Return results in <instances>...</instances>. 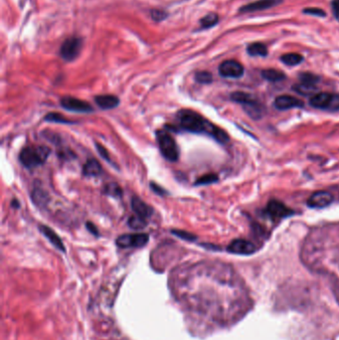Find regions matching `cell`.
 <instances>
[{"label":"cell","instance_id":"obj_1","mask_svg":"<svg viewBox=\"0 0 339 340\" xmlns=\"http://www.w3.org/2000/svg\"><path fill=\"white\" fill-rule=\"evenodd\" d=\"M177 120L179 125L186 132L208 135L220 143H227L230 141L229 136L225 131L210 122L194 111H179L177 113Z\"/></svg>","mask_w":339,"mask_h":340},{"label":"cell","instance_id":"obj_2","mask_svg":"<svg viewBox=\"0 0 339 340\" xmlns=\"http://www.w3.org/2000/svg\"><path fill=\"white\" fill-rule=\"evenodd\" d=\"M50 152V148L46 146H27L20 152L19 160L26 168L33 169L43 164Z\"/></svg>","mask_w":339,"mask_h":340},{"label":"cell","instance_id":"obj_3","mask_svg":"<svg viewBox=\"0 0 339 340\" xmlns=\"http://www.w3.org/2000/svg\"><path fill=\"white\" fill-rule=\"evenodd\" d=\"M156 140L159 145L160 152L164 158L171 162H175L178 160L179 148L170 134L165 131H158L156 133Z\"/></svg>","mask_w":339,"mask_h":340},{"label":"cell","instance_id":"obj_4","mask_svg":"<svg viewBox=\"0 0 339 340\" xmlns=\"http://www.w3.org/2000/svg\"><path fill=\"white\" fill-rule=\"evenodd\" d=\"M310 105L315 109L337 112L339 111V94L318 93L311 97Z\"/></svg>","mask_w":339,"mask_h":340},{"label":"cell","instance_id":"obj_5","mask_svg":"<svg viewBox=\"0 0 339 340\" xmlns=\"http://www.w3.org/2000/svg\"><path fill=\"white\" fill-rule=\"evenodd\" d=\"M83 47V40L80 37H71L64 41L60 49V55L63 60L72 62L78 58Z\"/></svg>","mask_w":339,"mask_h":340},{"label":"cell","instance_id":"obj_6","mask_svg":"<svg viewBox=\"0 0 339 340\" xmlns=\"http://www.w3.org/2000/svg\"><path fill=\"white\" fill-rule=\"evenodd\" d=\"M149 241V236L147 234L140 233V234H125L119 236L115 244L119 248H141L145 246Z\"/></svg>","mask_w":339,"mask_h":340},{"label":"cell","instance_id":"obj_7","mask_svg":"<svg viewBox=\"0 0 339 340\" xmlns=\"http://www.w3.org/2000/svg\"><path fill=\"white\" fill-rule=\"evenodd\" d=\"M265 213L269 218L273 220H278L288 217L292 215L294 212L288 207H286L282 202L278 200H272L268 203L265 209Z\"/></svg>","mask_w":339,"mask_h":340},{"label":"cell","instance_id":"obj_8","mask_svg":"<svg viewBox=\"0 0 339 340\" xmlns=\"http://www.w3.org/2000/svg\"><path fill=\"white\" fill-rule=\"evenodd\" d=\"M60 104L62 108L67 111L75 112V113H92L94 111L93 107L85 101H82L73 97H64L61 99Z\"/></svg>","mask_w":339,"mask_h":340},{"label":"cell","instance_id":"obj_9","mask_svg":"<svg viewBox=\"0 0 339 340\" xmlns=\"http://www.w3.org/2000/svg\"><path fill=\"white\" fill-rule=\"evenodd\" d=\"M219 74L224 78L238 79L244 75V67L238 61L227 60L219 66Z\"/></svg>","mask_w":339,"mask_h":340},{"label":"cell","instance_id":"obj_10","mask_svg":"<svg viewBox=\"0 0 339 340\" xmlns=\"http://www.w3.org/2000/svg\"><path fill=\"white\" fill-rule=\"evenodd\" d=\"M227 251L236 255H251L257 251V248L253 243L243 239L232 241L227 247Z\"/></svg>","mask_w":339,"mask_h":340},{"label":"cell","instance_id":"obj_11","mask_svg":"<svg viewBox=\"0 0 339 340\" xmlns=\"http://www.w3.org/2000/svg\"><path fill=\"white\" fill-rule=\"evenodd\" d=\"M333 199V195L327 191H316L309 198L308 205L311 208L322 209L329 206Z\"/></svg>","mask_w":339,"mask_h":340},{"label":"cell","instance_id":"obj_12","mask_svg":"<svg viewBox=\"0 0 339 340\" xmlns=\"http://www.w3.org/2000/svg\"><path fill=\"white\" fill-rule=\"evenodd\" d=\"M274 106L276 109L280 111H286L290 109L303 108L305 106V103L300 99L284 95V96L278 97L274 102Z\"/></svg>","mask_w":339,"mask_h":340},{"label":"cell","instance_id":"obj_13","mask_svg":"<svg viewBox=\"0 0 339 340\" xmlns=\"http://www.w3.org/2000/svg\"><path fill=\"white\" fill-rule=\"evenodd\" d=\"M282 0H257L252 3L244 5L240 8L241 12H254V11H262L265 9L272 8L274 6L282 3Z\"/></svg>","mask_w":339,"mask_h":340},{"label":"cell","instance_id":"obj_14","mask_svg":"<svg viewBox=\"0 0 339 340\" xmlns=\"http://www.w3.org/2000/svg\"><path fill=\"white\" fill-rule=\"evenodd\" d=\"M132 208H133V210H134L137 216H139L142 219H145V220L147 218H149L153 213L152 208L138 196L133 197Z\"/></svg>","mask_w":339,"mask_h":340},{"label":"cell","instance_id":"obj_15","mask_svg":"<svg viewBox=\"0 0 339 340\" xmlns=\"http://www.w3.org/2000/svg\"><path fill=\"white\" fill-rule=\"evenodd\" d=\"M39 231L44 235L45 238H47V239L49 240V242H50L56 249H58V250L61 251V252H64V253L66 252V248H65V246H64V244H63V242H62V240H61V238H60L51 228H49V227L46 226V225H41V226H39Z\"/></svg>","mask_w":339,"mask_h":340},{"label":"cell","instance_id":"obj_16","mask_svg":"<svg viewBox=\"0 0 339 340\" xmlns=\"http://www.w3.org/2000/svg\"><path fill=\"white\" fill-rule=\"evenodd\" d=\"M96 104L104 110H112L119 105V100L113 95H101L95 98Z\"/></svg>","mask_w":339,"mask_h":340},{"label":"cell","instance_id":"obj_17","mask_svg":"<svg viewBox=\"0 0 339 340\" xmlns=\"http://www.w3.org/2000/svg\"><path fill=\"white\" fill-rule=\"evenodd\" d=\"M31 198L34 202V204L40 208L45 207L48 202H49V194L46 190H44L42 187H38L35 186L32 194H31Z\"/></svg>","mask_w":339,"mask_h":340},{"label":"cell","instance_id":"obj_18","mask_svg":"<svg viewBox=\"0 0 339 340\" xmlns=\"http://www.w3.org/2000/svg\"><path fill=\"white\" fill-rule=\"evenodd\" d=\"M83 173L86 176H99L102 173L100 162L94 158L88 160L83 167Z\"/></svg>","mask_w":339,"mask_h":340},{"label":"cell","instance_id":"obj_19","mask_svg":"<svg viewBox=\"0 0 339 340\" xmlns=\"http://www.w3.org/2000/svg\"><path fill=\"white\" fill-rule=\"evenodd\" d=\"M247 52L251 56L266 57L268 55V48L263 43H253L248 46Z\"/></svg>","mask_w":339,"mask_h":340},{"label":"cell","instance_id":"obj_20","mask_svg":"<svg viewBox=\"0 0 339 340\" xmlns=\"http://www.w3.org/2000/svg\"><path fill=\"white\" fill-rule=\"evenodd\" d=\"M262 77L269 81V82H280V81H282L285 79V75L279 71V70H275V69H267V70H264L262 72Z\"/></svg>","mask_w":339,"mask_h":340},{"label":"cell","instance_id":"obj_21","mask_svg":"<svg viewBox=\"0 0 339 340\" xmlns=\"http://www.w3.org/2000/svg\"><path fill=\"white\" fill-rule=\"evenodd\" d=\"M293 90L296 93H299L303 96H311L314 94V92L316 91V88L314 85L300 83L298 85H295V86H293Z\"/></svg>","mask_w":339,"mask_h":340},{"label":"cell","instance_id":"obj_22","mask_svg":"<svg viewBox=\"0 0 339 340\" xmlns=\"http://www.w3.org/2000/svg\"><path fill=\"white\" fill-rule=\"evenodd\" d=\"M281 61L287 66H296L304 61V57L296 53H288L282 56Z\"/></svg>","mask_w":339,"mask_h":340},{"label":"cell","instance_id":"obj_23","mask_svg":"<svg viewBox=\"0 0 339 340\" xmlns=\"http://www.w3.org/2000/svg\"><path fill=\"white\" fill-rule=\"evenodd\" d=\"M219 21V17L216 13H209L207 15H205L201 20H200V24H201V28L202 29H208L215 26Z\"/></svg>","mask_w":339,"mask_h":340},{"label":"cell","instance_id":"obj_24","mask_svg":"<svg viewBox=\"0 0 339 340\" xmlns=\"http://www.w3.org/2000/svg\"><path fill=\"white\" fill-rule=\"evenodd\" d=\"M105 194L115 197V198H119L122 196V189L120 188V186L116 183H109L105 186L104 189Z\"/></svg>","mask_w":339,"mask_h":340},{"label":"cell","instance_id":"obj_25","mask_svg":"<svg viewBox=\"0 0 339 340\" xmlns=\"http://www.w3.org/2000/svg\"><path fill=\"white\" fill-rule=\"evenodd\" d=\"M45 120L47 121H51V122H58V123H66V124H70V123H74L73 121H71L70 119L66 118L65 116H63L60 113H48L45 117Z\"/></svg>","mask_w":339,"mask_h":340},{"label":"cell","instance_id":"obj_26","mask_svg":"<svg viewBox=\"0 0 339 340\" xmlns=\"http://www.w3.org/2000/svg\"><path fill=\"white\" fill-rule=\"evenodd\" d=\"M218 181V176L214 173H209L201 176L195 182V185H208Z\"/></svg>","mask_w":339,"mask_h":340},{"label":"cell","instance_id":"obj_27","mask_svg":"<svg viewBox=\"0 0 339 340\" xmlns=\"http://www.w3.org/2000/svg\"><path fill=\"white\" fill-rule=\"evenodd\" d=\"M129 225L133 229L141 230V229H143L146 227L147 222L145 219H142L139 216H133V217H131V219L129 221Z\"/></svg>","mask_w":339,"mask_h":340},{"label":"cell","instance_id":"obj_28","mask_svg":"<svg viewBox=\"0 0 339 340\" xmlns=\"http://www.w3.org/2000/svg\"><path fill=\"white\" fill-rule=\"evenodd\" d=\"M195 81L199 84H211L213 81V77H212L211 73L207 71H201L196 73Z\"/></svg>","mask_w":339,"mask_h":340},{"label":"cell","instance_id":"obj_29","mask_svg":"<svg viewBox=\"0 0 339 340\" xmlns=\"http://www.w3.org/2000/svg\"><path fill=\"white\" fill-rule=\"evenodd\" d=\"M300 80H301V83L315 85L319 81V77L311 73H303L300 75Z\"/></svg>","mask_w":339,"mask_h":340},{"label":"cell","instance_id":"obj_30","mask_svg":"<svg viewBox=\"0 0 339 340\" xmlns=\"http://www.w3.org/2000/svg\"><path fill=\"white\" fill-rule=\"evenodd\" d=\"M171 233L175 236H177L178 238L184 240V241H188V242H193L197 239V237L192 234V233H189V232H186V231H183V230H172Z\"/></svg>","mask_w":339,"mask_h":340},{"label":"cell","instance_id":"obj_31","mask_svg":"<svg viewBox=\"0 0 339 340\" xmlns=\"http://www.w3.org/2000/svg\"><path fill=\"white\" fill-rule=\"evenodd\" d=\"M150 15H151V18L156 22L163 21L168 16L167 12L162 10V9H152L150 11Z\"/></svg>","mask_w":339,"mask_h":340},{"label":"cell","instance_id":"obj_32","mask_svg":"<svg viewBox=\"0 0 339 340\" xmlns=\"http://www.w3.org/2000/svg\"><path fill=\"white\" fill-rule=\"evenodd\" d=\"M96 146H97V149H98V152L100 153V155L105 159V160H107L109 163H112V160H111V158H110V155H109V152H108V150L102 145V144H100V143H96Z\"/></svg>","mask_w":339,"mask_h":340},{"label":"cell","instance_id":"obj_33","mask_svg":"<svg viewBox=\"0 0 339 340\" xmlns=\"http://www.w3.org/2000/svg\"><path fill=\"white\" fill-rule=\"evenodd\" d=\"M305 13L307 14H310V15H314V16H319V17H325L326 16V13L325 11H323L322 9H319V8H309V9H306L304 10Z\"/></svg>","mask_w":339,"mask_h":340},{"label":"cell","instance_id":"obj_34","mask_svg":"<svg viewBox=\"0 0 339 340\" xmlns=\"http://www.w3.org/2000/svg\"><path fill=\"white\" fill-rule=\"evenodd\" d=\"M150 187L153 190V192H155L158 195H165L166 194V191L163 188H161L160 186H158L157 184H155L154 182L150 183Z\"/></svg>","mask_w":339,"mask_h":340},{"label":"cell","instance_id":"obj_35","mask_svg":"<svg viewBox=\"0 0 339 340\" xmlns=\"http://www.w3.org/2000/svg\"><path fill=\"white\" fill-rule=\"evenodd\" d=\"M331 5H332V10H333L334 16L337 19H339V0H333Z\"/></svg>","mask_w":339,"mask_h":340},{"label":"cell","instance_id":"obj_36","mask_svg":"<svg viewBox=\"0 0 339 340\" xmlns=\"http://www.w3.org/2000/svg\"><path fill=\"white\" fill-rule=\"evenodd\" d=\"M86 226H87V229L89 230L90 233H92L95 236H99V231H98L97 227L92 222H87Z\"/></svg>","mask_w":339,"mask_h":340},{"label":"cell","instance_id":"obj_37","mask_svg":"<svg viewBox=\"0 0 339 340\" xmlns=\"http://www.w3.org/2000/svg\"><path fill=\"white\" fill-rule=\"evenodd\" d=\"M12 206H14V207H17V208H18V207L20 206V204H19V202H18L17 200H13V201H12Z\"/></svg>","mask_w":339,"mask_h":340}]
</instances>
